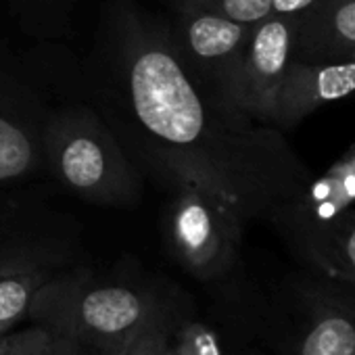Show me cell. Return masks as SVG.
I'll return each mask as SVG.
<instances>
[{
	"mask_svg": "<svg viewBox=\"0 0 355 355\" xmlns=\"http://www.w3.org/2000/svg\"><path fill=\"white\" fill-rule=\"evenodd\" d=\"M78 0H9L17 24L34 38H61Z\"/></svg>",
	"mask_w": 355,
	"mask_h": 355,
	"instance_id": "15",
	"label": "cell"
},
{
	"mask_svg": "<svg viewBox=\"0 0 355 355\" xmlns=\"http://www.w3.org/2000/svg\"><path fill=\"white\" fill-rule=\"evenodd\" d=\"M30 330H32V328L21 330V332H13V330H11V332H7V334L0 336V355H17V353L21 351V347L28 343Z\"/></svg>",
	"mask_w": 355,
	"mask_h": 355,
	"instance_id": "21",
	"label": "cell"
},
{
	"mask_svg": "<svg viewBox=\"0 0 355 355\" xmlns=\"http://www.w3.org/2000/svg\"><path fill=\"white\" fill-rule=\"evenodd\" d=\"M353 92L355 59L324 63L295 59L276 98L274 128H293L322 105L343 101Z\"/></svg>",
	"mask_w": 355,
	"mask_h": 355,
	"instance_id": "10",
	"label": "cell"
},
{
	"mask_svg": "<svg viewBox=\"0 0 355 355\" xmlns=\"http://www.w3.org/2000/svg\"><path fill=\"white\" fill-rule=\"evenodd\" d=\"M171 313L165 311L144 324L117 355H178L169 326Z\"/></svg>",
	"mask_w": 355,
	"mask_h": 355,
	"instance_id": "16",
	"label": "cell"
},
{
	"mask_svg": "<svg viewBox=\"0 0 355 355\" xmlns=\"http://www.w3.org/2000/svg\"><path fill=\"white\" fill-rule=\"evenodd\" d=\"M295 36L297 19L268 17L255 24L224 98L251 119L274 125L276 98L295 61Z\"/></svg>",
	"mask_w": 355,
	"mask_h": 355,
	"instance_id": "8",
	"label": "cell"
},
{
	"mask_svg": "<svg viewBox=\"0 0 355 355\" xmlns=\"http://www.w3.org/2000/svg\"><path fill=\"white\" fill-rule=\"evenodd\" d=\"M69 355H117V353H111V351H105V349H98V347H90V345L76 343Z\"/></svg>",
	"mask_w": 355,
	"mask_h": 355,
	"instance_id": "23",
	"label": "cell"
},
{
	"mask_svg": "<svg viewBox=\"0 0 355 355\" xmlns=\"http://www.w3.org/2000/svg\"><path fill=\"white\" fill-rule=\"evenodd\" d=\"M163 3L178 15V13H187V11H195V9H203V7H211L214 0H163Z\"/></svg>",
	"mask_w": 355,
	"mask_h": 355,
	"instance_id": "22",
	"label": "cell"
},
{
	"mask_svg": "<svg viewBox=\"0 0 355 355\" xmlns=\"http://www.w3.org/2000/svg\"><path fill=\"white\" fill-rule=\"evenodd\" d=\"M280 355H355V286L320 278L295 280L274 313Z\"/></svg>",
	"mask_w": 355,
	"mask_h": 355,
	"instance_id": "5",
	"label": "cell"
},
{
	"mask_svg": "<svg viewBox=\"0 0 355 355\" xmlns=\"http://www.w3.org/2000/svg\"><path fill=\"white\" fill-rule=\"evenodd\" d=\"M90 78L105 119L134 159L155 178L173 171L199 178L247 222H270L311 182L280 130L203 84L171 28L136 0H111Z\"/></svg>",
	"mask_w": 355,
	"mask_h": 355,
	"instance_id": "1",
	"label": "cell"
},
{
	"mask_svg": "<svg viewBox=\"0 0 355 355\" xmlns=\"http://www.w3.org/2000/svg\"><path fill=\"white\" fill-rule=\"evenodd\" d=\"M295 59L309 63L355 59V0H320L299 17Z\"/></svg>",
	"mask_w": 355,
	"mask_h": 355,
	"instance_id": "12",
	"label": "cell"
},
{
	"mask_svg": "<svg viewBox=\"0 0 355 355\" xmlns=\"http://www.w3.org/2000/svg\"><path fill=\"white\" fill-rule=\"evenodd\" d=\"M286 241L322 276L355 286V207Z\"/></svg>",
	"mask_w": 355,
	"mask_h": 355,
	"instance_id": "13",
	"label": "cell"
},
{
	"mask_svg": "<svg viewBox=\"0 0 355 355\" xmlns=\"http://www.w3.org/2000/svg\"><path fill=\"white\" fill-rule=\"evenodd\" d=\"M355 207V142L320 175L305 193L280 209L270 222L286 236L326 224L345 209Z\"/></svg>",
	"mask_w": 355,
	"mask_h": 355,
	"instance_id": "11",
	"label": "cell"
},
{
	"mask_svg": "<svg viewBox=\"0 0 355 355\" xmlns=\"http://www.w3.org/2000/svg\"><path fill=\"white\" fill-rule=\"evenodd\" d=\"M209 9H216L228 19L245 26H255L272 17L270 0H214Z\"/></svg>",
	"mask_w": 355,
	"mask_h": 355,
	"instance_id": "18",
	"label": "cell"
},
{
	"mask_svg": "<svg viewBox=\"0 0 355 355\" xmlns=\"http://www.w3.org/2000/svg\"><path fill=\"white\" fill-rule=\"evenodd\" d=\"M76 247L73 218L30 193L0 189V276L42 266L69 268Z\"/></svg>",
	"mask_w": 355,
	"mask_h": 355,
	"instance_id": "7",
	"label": "cell"
},
{
	"mask_svg": "<svg viewBox=\"0 0 355 355\" xmlns=\"http://www.w3.org/2000/svg\"><path fill=\"white\" fill-rule=\"evenodd\" d=\"M251 28L228 19L216 9L203 7L178 13L171 34L195 76L224 98Z\"/></svg>",
	"mask_w": 355,
	"mask_h": 355,
	"instance_id": "9",
	"label": "cell"
},
{
	"mask_svg": "<svg viewBox=\"0 0 355 355\" xmlns=\"http://www.w3.org/2000/svg\"><path fill=\"white\" fill-rule=\"evenodd\" d=\"M173 345L178 355H224L218 332L203 322H182L173 332Z\"/></svg>",
	"mask_w": 355,
	"mask_h": 355,
	"instance_id": "17",
	"label": "cell"
},
{
	"mask_svg": "<svg viewBox=\"0 0 355 355\" xmlns=\"http://www.w3.org/2000/svg\"><path fill=\"white\" fill-rule=\"evenodd\" d=\"M63 270L67 268L42 266L0 276V336L11 332L30 313L36 293Z\"/></svg>",
	"mask_w": 355,
	"mask_h": 355,
	"instance_id": "14",
	"label": "cell"
},
{
	"mask_svg": "<svg viewBox=\"0 0 355 355\" xmlns=\"http://www.w3.org/2000/svg\"><path fill=\"white\" fill-rule=\"evenodd\" d=\"M320 0H270L272 17H288L299 19L307 11H311Z\"/></svg>",
	"mask_w": 355,
	"mask_h": 355,
	"instance_id": "20",
	"label": "cell"
},
{
	"mask_svg": "<svg viewBox=\"0 0 355 355\" xmlns=\"http://www.w3.org/2000/svg\"><path fill=\"white\" fill-rule=\"evenodd\" d=\"M155 180L167 189L163 234L169 253L199 280L224 278L236 266L249 222L199 178L173 171Z\"/></svg>",
	"mask_w": 355,
	"mask_h": 355,
	"instance_id": "4",
	"label": "cell"
},
{
	"mask_svg": "<svg viewBox=\"0 0 355 355\" xmlns=\"http://www.w3.org/2000/svg\"><path fill=\"white\" fill-rule=\"evenodd\" d=\"M73 345L76 340L55 334L44 326H36L30 330V338L17 355H69Z\"/></svg>",
	"mask_w": 355,
	"mask_h": 355,
	"instance_id": "19",
	"label": "cell"
},
{
	"mask_svg": "<svg viewBox=\"0 0 355 355\" xmlns=\"http://www.w3.org/2000/svg\"><path fill=\"white\" fill-rule=\"evenodd\" d=\"M169 311L153 284L92 278L84 270H63L34 297L30 313L55 334L119 353L153 318Z\"/></svg>",
	"mask_w": 355,
	"mask_h": 355,
	"instance_id": "3",
	"label": "cell"
},
{
	"mask_svg": "<svg viewBox=\"0 0 355 355\" xmlns=\"http://www.w3.org/2000/svg\"><path fill=\"white\" fill-rule=\"evenodd\" d=\"M44 159L55 180L88 205L125 209L142 201V171L105 115L86 103L51 109Z\"/></svg>",
	"mask_w": 355,
	"mask_h": 355,
	"instance_id": "2",
	"label": "cell"
},
{
	"mask_svg": "<svg viewBox=\"0 0 355 355\" xmlns=\"http://www.w3.org/2000/svg\"><path fill=\"white\" fill-rule=\"evenodd\" d=\"M49 113L38 84L0 49V189L24 187L46 171Z\"/></svg>",
	"mask_w": 355,
	"mask_h": 355,
	"instance_id": "6",
	"label": "cell"
}]
</instances>
